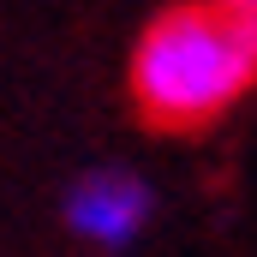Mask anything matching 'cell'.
Segmentation results:
<instances>
[{
  "mask_svg": "<svg viewBox=\"0 0 257 257\" xmlns=\"http://www.w3.org/2000/svg\"><path fill=\"white\" fill-rule=\"evenodd\" d=\"M251 84L257 0H180L144 30L132 54V102L156 132L215 126Z\"/></svg>",
  "mask_w": 257,
  "mask_h": 257,
  "instance_id": "obj_1",
  "label": "cell"
},
{
  "mask_svg": "<svg viewBox=\"0 0 257 257\" xmlns=\"http://www.w3.org/2000/svg\"><path fill=\"white\" fill-rule=\"evenodd\" d=\"M144 215H150V192L132 174H90L66 203V221L90 239H132Z\"/></svg>",
  "mask_w": 257,
  "mask_h": 257,
  "instance_id": "obj_2",
  "label": "cell"
}]
</instances>
